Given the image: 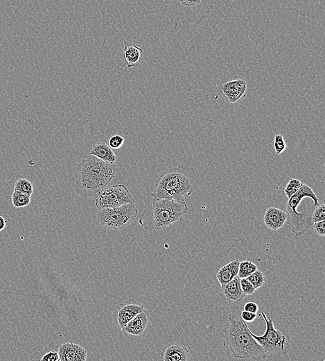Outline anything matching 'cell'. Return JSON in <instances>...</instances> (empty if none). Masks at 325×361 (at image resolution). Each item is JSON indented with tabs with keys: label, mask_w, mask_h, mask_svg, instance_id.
<instances>
[{
	"label": "cell",
	"mask_w": 325,
	"mask_h": 361,
	"mask_svg": "<svg viewBox=\"0 0 325 361\" xmlns=\"http://www.w3.org/2000/svg\"><path fill=\"white\" fill-rule=\"evenodd\" d=\"M199 181L195 172L188 167L169 168L157 177L152 197L184 202L197 189Z\"/></svg>",
	"instance_id": "cell-2"
},
{
	"label": "cell",
	"mask_w": 325,
	"mask_h": 361,
	"mask_svg": "<svg viewBox=\"0 0 325 361\" xmlns=\"http://www.w3.org/2000/svg\"><path fill=\"white\" fill-rule=\"evenodd\" d=\"M152 204L153 224L158 230L164 229L174 222L181 221L188 210L185 202L172 199L153 198Z\"/></svg>",
	"instance_id": "cell-5"
},
{
	"label": "cell",
	"mask_w": 325,
	"mask_h": 361,
	"mask_svg": "<svg viewBox=\"0 0 325 361\" xmlns=\"http://www.w3.org/2000/svg\"><path fill=\"white\" fill-rule=\"evenodd\" d=\"M322 220H325V205L324 204H322L321 205L319 204L318 207H316L311 216L312 223L322 221Z\"/></svg>",
	"instance_id": "cell-25"
},
{
	"label": "cell",
	"mask_w": 325,
	"mask_h": 361,
	"mask_svg": "<svg viewBox=\"0 0 325 361\" xmlns=\"http://www.w3.org/2000/svg\"><path fill=\"white\" fill-rule=\"evenodd\" d=\"M243 310H246V311L251 312V313H256L258 312V310H259V305L253 302H248V303H246L244 305Z\"/></svg>",
	"instance_id": "cell-31"
},
{
	"label": "cell",
	"mask_w": 325,
	"mask_h": 361,
	"mask_svg": "<svg viewBox=\"0 0 325 361\" xmlns=\"http://www.w3.org/2000/svg\"><path fill=\"white\" fill-rule=\"evenodd\" d=\"M220 97L228 104H235L246 96L247 82L235 73H227L217 80Z\"/></svg>",
	"instance_id": "cell-8"
},
{
	"label": "cell",
	"mask_w": 325,
	"mask_h": 361,
	"mask_svg": "<svg viewBox=\"0 0 325 361\" xmlns=\"http://www.w3.org/2000/svg\"><path fill=\"white\" fill-rule=\"evenodd\" d=\"M274 150L277 155L281 154L287 149V143L284 140V136L281 133H277L274 138Z\"/></svg>",
	"instance_id": "cell-24"
},
{
	"label": "cell",
	"mask_w": 325,
	"mask_h": 361,
	"mask_svg": "<svg viewBox=\"0 0 325 361\" xmlns=\"http://www.w3.org/2000/svg\"><path fill=\"white\" fill-rule=\"evenodd\" d=\"M88 156H95L107 163H115L117 161V156L113 150L104 143H98L93 145Z\"/></svg>",
	"instance_id": "cell-17"
},
{
	"label": "cell",
	"mask_w": 325,
	"mask_h": 361,
	"mask_svg": "<svg viewBox=\"0 0 325 361\" xmlns=\"http://www.w3.org/2000/svg\"><path fill=\"white\" fill-rule=\"evenodd\" d=\"M255 290L260 288L265 284L266 277L262 271L256 269L255 272L247 277Z\"/></svg>",
	"instance_id": "cell-22"
},
{
	"label": "cell",
	"mask_w": 325,
	"mask_h": 361,
	"mask_svg": "<svg viewBox=\"0 0 325 361\" xmlns=\"http://www.w3.org/2000/svg\"><path fill=\"white\" fill-rule=\"evenodd\" d=\"M6 221L4 217L0 215V231H3L6 227Z\"/></svg>",
	"instance_id": "cell-33"
},
{
	"label": "cell",
	"mask_w": 325,
	"mask_h": 361,
	"mask_svg": "<svg viewBox=\"0 0 325 361\" xmlns=\"http://www.w3.org/2000/svg\"><path fill=\"white\" fill-rule=\"evenodd\" d=\"M179 1L182 6H187V7L199 6L201 3V0H179Z\"/></svg>",
	"instance_id": "cell-32"
},
{
	"label": "cell",
	"mask_w": 325,
	"mask_h": 361,
	"mask_svg": "<svg viewBox=\"0 0 325 361\" xmlns=\"http://www.w3.org/2000/svg\"><path fill=\"white\" fill-rule=\"evenodd\" d=\"M239 264V260H235V261H231L229 264L223 266L217 272V279L219 282L220 286L233 280L234 278L237 276Z\"/></svg>",
	"instance_id": "cell-18"
},
{
	"label": "cell",
	"mask_w": 325,
	"mask_h": 361,
	"mask_svg": "<svg viewBox=\"0 0 325 361\" xmlns=\"http://www.w3.org/2000/svg\"><path fill=\"white\" fill-rule=\"evenodd\" d=\"M287 214L281 209L270 207L264 214V224L269 229L277 231L284 227L287 220Z\"/></svg>",
	"instance_id": "cell-14"
},
{
	"label": "cell",
	"mask_w": 325,
	"mask_h": 361,
	"mask_svg": "<svg viewBox=\"0 0 325 361\" xmlns=\"http://www.w3.org/2000/svg\"><path fill=\"white\" fill-rule=\"evenodd\" d=\"M303 185V183L301 182L298 179H291L289 181L287 186H286L285 189H284V192H285L287 197H291L293 194H295L301 188V186Z\"/></svg>",
	"instance_id": "cell-23"
},
{
	"label": "cell",
	"mask_w": 325,
	"mask_h": 361,
	"mask_svg": "<svg viewBox=\"0 0 325 361\" xmlns=\"http://www.w3.org/2000/svg\"><path fill=\"white\" fill-rule=\"evenodd\" d=\"M11 201L15 208H23L30 204L31 196L14 190L11 196Z\"/></svg>",
	"instance_id": "cell-19"
},
{
	"label": "cell",
	"mask_w": 325,
	"mask_h": 361,
	"mask_svg": "<svg viewBox=\"0 0 325 361\" xmlns=\"http://www.w3.org/2000/svg\"><path fill=\"white\" fill-rule=\"evenodd\" d=\"M126 204H135V199L123 184L111 186L98 192L95 199L96 208L98 210L107 208H116Z\"/></svg>",
	"instance_id": "cell-9"
},
{
	"label": "cell",
	"mask_w": 325,
	"mask_h": 361,
	"mask_svg": "<svg viewBox=\"0 0 325 361\" xmlns=\"http://www.w3.org/2000/svg\"><path fill=\"white\" fill-rule=\"evenodd\" d=\"M189 358L190 354L187 348L177 343L169 344L161 354L162 360L164 361H187Z\"/></svg>",
	"instance_id": "cell-15"
},
{
	"label": "cell",
	"mask_w": 325,
	"mask_h": 361,
	"mask_svg": "<svg viewBox=\"0 0 325 361\" xmlns=\"http://www.w3.org/2000/svg\"><path fill=\"white\" fill-rule=\"evenodd\" d=\"M144 310L143 305L134 298H130L116 305L112 313V320L117 327L122 329L124 325Z\"/></svg>",
	"instance_id": "cell-11"
},
{
	"label": "cell",
	"mask_w": 325,
	"mask_h": 361,
	"mask_svg": "<svg viewBox=\"0 0 325 361\" xmlns=\"http://www.w3.org/2000/svg\"><path fill=\"white\" fill-rule=\"evenodd\" d=\"M310 198L313 201L315 207L319 205V198L316 192L310 186L303 184L300 189L291 197H289L286 204L287 214V225L294 236H300L305 234L312 226L311 216L313 212L305 210L303 212L297 211L298 206L301 204L303 199Z\"/></svg>",
	"instance_id": "cell-4"
},
{
	"label": "cell",
	"mask_w": 325,
	"mask_h": 361,
	"mask_svg": "<svg viewBox=\"0 0 325 361\" xmlns=\"http://www.w3.org/2000/svg\"><path fill=\"white\" fill-rule=\"evenodd\" d=\"M42 361H60V357L58 352H55V351H51L45 354L42 359H40Z\"/></svg>",
	"instance_id": "cell-29"
},
{
	"label": "cell",
	"mask_w": 325,
	"mask_h": 361,
	"mask_svg": "<svg viewBox=\"0 0 325 361\" xmlns=\"http://www.w3.org/2000/svg\"><path fill=\"white\" fill-rule=\"evenodd\" d=\"M143 50L141 47L136 46L133 44L124 42V50L123 58L124 64L128 68H133L137 66L141 60L143 55Z\"/></svg>",
	"instance_id": "cell-16"
},
{
	"label": "cell",
	"mask_w": 325,
	"mask_h": 361,
	"mask_svg": "<svg viewBox=\"0 0 325 361\" xmlns=\"http://www.w3.org/2000/svg\"><path fill=\"white\" fill-rule=\"evenodd\" d=\"M261 315L265 323V333L263 336H256L251 331L253 338L269 356L280 357L287 355L289 352L288 339L280 331L275 329L273 321L266 316L264 311H261Z\"/></svg>",
	"instance_id": "cell-6"
},
{
	"label": "cell",
	"mask_w": 325,
	"mask_h": 361,
	"mask_svg": "<svg viewBox=\"0 0 325 361\" xmlns=\"http://www.w3.org/2000/svg\"><path fill=\"white\" fill-rule=\"evenodd\" d=\"M58 354L61 361L87 360V351L80 344L73 342H65L60 344Z\"/></svg>",
	"instance_id": "cell-13"
},
{
	"label": "cell",
	"mask_w": 325,
	"mask_h": 361,
	"mask_svg": "<svg viewBox=\"0 0 325 361\" xmlns=\"http://www.w3.org/2000/svg\"><path fill=\"white\" fill-rule=\"evenodd\" d=\"M313 229H314L315 233H316L318 236H325V220H322V221H318L314 222L313 223Z\"/></svg>",
	"instance_id": "cell-28"
},
{
	"label": "cell",
	"mask_w": 325,
	"mask_h": 361,
	"mask_svg": "<svg viewBox=\"0 0 325 361\" xmlns=\"http://www.w3.org/2000/svg\"><path fill=\"white\" fill-rule=\"evenodd\" d=\"M14 190L19 191L22 193L32 196L34 192V185L32 182L24 178H21L16 181L14 185Z\"/></svg>",
	"instance_id": "cell-21"
},
{
	"label": "cell",
	"mask_w": 325,
	"mask_h": 361,
	"mask_svg": "<svg viewBox=\"0 0 325 361\" xmlns=\"http://www.w3.org/2000/svg\"><path fill=\"white\" fill-rule=\"evenodd\" d=\"M124 138L120 135H114L109 138L108 145L112 150H118L124 145Z\"/></svg>",
	"instance_id": "cell-26"
},
{
	"label": "cell",
	"mask_w": 325,
	"mask_h": 361,
	"mask_svg": "<svg viewBox=\"0 0 325 361\" xmlns=\"http://www.w3.org/2000/svg\"><path fill=\"white\" fill-rule=\"evenodd\" d=\"M115 163L105 162L94 156H89L78 166V176L75 190L83 197L98 194L115 177Z\"/></svg>",
	"instance_id": "cell-3"
},
{
	"label": "cell",
	"mask_w": 325,
	"mask_h": 361,
	"mask_svg": "<svg viewBox=\"0 0 325 361\" xmlns=\"http://www.w3.org/2000/svg\"><path fill=\"white\" fill-rule=\"evenodd\" d=\"M240 285H241V288L242 290L243 293L247 296V295H251L254 293L255 291V289L253 287L252 284L248 280V278H243L241 279L240 281Z\"/></svg>",
	"instance_id": "cell-27"
},
{
	"label": "cell",
	"mask_w": 325,
	"mask_h": 361,
	"mask_svg": "<svg viewBox=\"0 0 325 361\" xmlns=\"http://www.w3.org/2000/svg\"><path fill=\"white\" fill-rule=\"evenodd\" d=\"M258 269L256 265L250 261H240L237 276L238 277L247 278Z\"/></svg>",
	"instance_id": "cell-20"
},
{
	"label": "cell",
	"mask_w": 325,
	"mask_h": 361,
	"mask_svg": "<svg viewBox=\"0 0 325 361\" xmlns=\"http://www.w3.org/2000/svg\"><path fill=\"white\" fill-rule=\"evenodd\" d=\"M151 327V318L146 309L139 313L133 319L122 328V333L126 338L132 341H138L143 338Z\"/></svg>",
	"instance_id": "cell-10"
},
{
	"label": "cell",
	"mask_w": 325,
	"mask_h": 361,
	"mask_svg": "<svg viewBox=\"0 0 325 361\" xmlns=\"http://www.w3.org/2000/svg\"><path fill=\"white\" fill-rule=\"evenodd\" d=\"M220 308L222 315L226 319L223 331L234 357L258 361L266 359L269 354L253 338L247 324L241 318L240 308L235 305Z\"/></svg>",
	"instance_id": "cell-1"
},
{
	"label": "cell",
	"mask_w": 325,
	"mask_h": 361,
	"mask_svg": "<svg viewBox=\"0 0 325 361\" xmlns=\"http://www.w3.org/2000/svg\"><path fill=\"white\" fill-rule=\"evenodd\" d=\"M241 317L243 321L246 322V323H252L256 319L257 315H256V313H251V312L243 310V311H241Z\"/></svg>",
	"instance_id": "cell-30"
},
{
	"label": "cell",
	"mask_w": 325,
	"mask_h": 361,
	"mask_svg": "<svg viewBox=\"0 0 325 361\" xmlns=\"http://www.w3.org/2000/svg\"><path fill=\"white\" fill-rule=\"evenodd\" d=\"M240 281L241 278L236 276L233 280L220 287V293L222 296L224 297L225 301L231 305H236L246 298V295L241 290Z\"/></svg>",
	"instance_id": "cell-12"
},
{
	"label": "cell",
	"mask_w": 325,
	"mask_h": 361,
	"mask_svg": "<svg viewBox=\"0 0 325 361\" xmlns=\"http://www.w3.org/2000/svg\"><path fill=\"white\" fill-rule=\"evenodd\" d=\"M138 210L135 204H126L116 208L98 210V222L101 227L111 230L122 229L128 226L137 218Z\"/></svg>",
	"instance_id": "cell-7"
}]
</instances>
